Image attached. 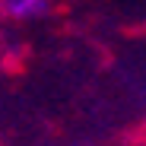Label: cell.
<instances>
[{"instance_id": "2", "label": "cell", "mask_w": 146, "mask_h": 146, "mask_svg": "<svg viewBox=\"0 0 146 146\" xmlns=\"http://www.w3.org/2000/svg\"><path fill=\"white\" fill-rule=\"evenodd\" d=\"M143 146H146V137H143Z\"/></svg>"}, {"instance_id": "1", "label": "cell", "mask_w": 146, "mask_h": 146, "mask_svg": "<svg viewBox=\"0 0 146 146\" xmlns=\"http://www.w3.org/2000/svg\"><path fill=\"white\" fill-rule=\"evenodd\" d=\"M54 3L57 0H3V13L16 22H32V19H41Z\"/></svg>"}]
</instances>
